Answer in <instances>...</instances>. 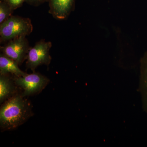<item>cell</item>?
<instances>
[{"mask_svg":"<svg viewBox=\"0 0 147 147\" xmlns=\"http://www.w3.org/2000/svg\"><path fill=\"white\" fill-rule=\"evenodd\" d=\"M14 10L7 3L1 0L0 1V24L7 20Z\"/></svg>","mask_w":147,"mask_h":147,"instance_id":"cell-10","label":"cell"},{"mask_svg":"<svg viewBox=\"0 0 147 147\" xmlns=\"http://www.w3.org/2000/svg\"><path fill=\"white\" fill-rule=\"evenodd\" d=\"M52 46V42L50 41L40 40L30 48L26 59L27 68L34 72L39 65H49L52 60L50 53Z\"/></svg>","mask_w":147,"mask_h":147,"instance_id":"cell-4","label":"cell"},{"mask_svg":"<svg viewBox=\"0 0 147 147\" xmlns=\"http://www.w3.org/2000/svg\"><path fill=\"white\" fill-rule=\"evenodd\" d=\"M48 0H26L29 4L34 6H38L45 2H48Z\"/></svg>","mask_w":147,"mask_h":147,"instance_id":"cell-12","label":"cell"},{"mask_svg":"<svg viewBox=\"0 0 147 147\" xmlns=\"http://www.w3.org/2000/svg\"><path fill=\"white\" fill-rule=\"evenodd\" d=\"M13 81L9 74L0 76V101L3 102L14 93L15 88Z\"/></svg>","mask_w":147,"mask_h":147,"instance_id":"cell-9","label":"cell"},{"mask_svg":"<svg viewBox=\"0 0 147 147\" xmlns=\"http://www.w3.org/2000/svg\"><path fill=\"white\" fill-rule=\"evenodd\" d=\"M33 31L30 19L21 16H11L0 24L1 43L21 36H26Z\"/></svg>","mask_w":147,"mask_h":147,"instance_id":"cell-2","label":"cell"},{"mask_svg":"<svg viewBox=\"0 0 147 147\" xmlns=\"http://www.w3.org/2000/svg\"><path fill=\"white\" fill-rule=\"evenodd\" d=\"M22 95L7 100L0 110V124L4 130L14 129L25 123L32 114L31 106Z\"/></svg>","mask_w":147,"mask_h":147,"instance_id":"cell-1","label":"cell"},{"mask_svg":"<svg viewBox=\"0 0 147 147\" xmlns=\"http://www.w3.org/2000/svg\"><path fill=\"white\" fill-rule=\"evenodd\" d=\"M139 90L142 98L143 110L147 115V51L140 61Z\"/></svg>","mask_w":147,"mask_h":147,"instance_id":"cell-7","label":"cell"},{"mask_svg":"<svg viewBox=\"0 0 147 147\" xmlns=\"http://www.w3.org/2000/svg\"><path fill=\"white\" fill-rule=\"evenodd\" d=\"M18 65L2 53L0 55V74H13L15 77L24 76L27 73L22 71Z\"/></svg>","mask_w":147,"mask_h":147,"instance_id":"cell-8","label":"cell"},{"mask_svg":"<svg viewBox=\"0 0 147 147\" xmlns=\"http://www.w3.org/2000/svg\"><path fill=\"white\" fill-rule=\"evenodd\" d=\"M9 5L13 10L21 7L26 0H2Z\"/></svg>","mask_w":147,"mask_h":147,"instance_id":"cell-11","label":"cell"},{"mask_svg":"<svg viewBox=\"0 0 147 147\" xmlns=\"http://www.w3.org/2000/svg\"><path fill=\"white\" fill-rule=\"evenodd\" d=\"M13 81L15 85L23 90L22 95L24 97L38 93L45 88L50 81L45 76L35 72L20 77L15 76Z\"/></svg>","mask_w":147,"mask_h":147,"instance_id":"cell-3","label":"cell"},{"mask_svg":"<svg viewBox=\"0 0 147 147\" xmlns=\"http://www.w3.org/2000/svg\"><path fill=\"white\" fill-rule=\"evenodd\" d=\"M30 48L26 36H21L8 41L5 45L1 46V50L3 54L21 65L26 60Z\"/></svg>","mask_w":147,"mask_h":147,"instance_id":"cell-5","label":"cell"},{"mask_svg":"<svg viewBox=\"0 0 147 147\" xmlns=\"http://www.w3.org/2000/svg\"><path fill=\"white\" fill-rule=\"evenodd\" d=\"M75 0H48L49 13L58 20L66 19L73 9Z\"/></svg>","mask_w":147,"mask_h":147,"instance_id":"cell-6","label":"cell"}]
</instances>
